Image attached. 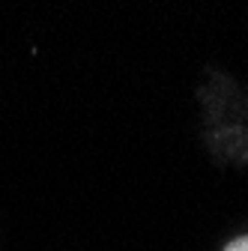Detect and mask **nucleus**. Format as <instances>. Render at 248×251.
<instances>
[{"mask_svg":"<svg viewBox=\"0 0 248 251\" xmlns=\"http://www.w3.org/2000/svg\"><path fill=\"white\" fill-rule=\"evenodd\" d=\"M224 251H248V236H242V239H233Z\"/></svg>","mask_w":248,"mask_h":251,"instance_id":"f257e3e1","label":"nucleus"}]
</instances>
